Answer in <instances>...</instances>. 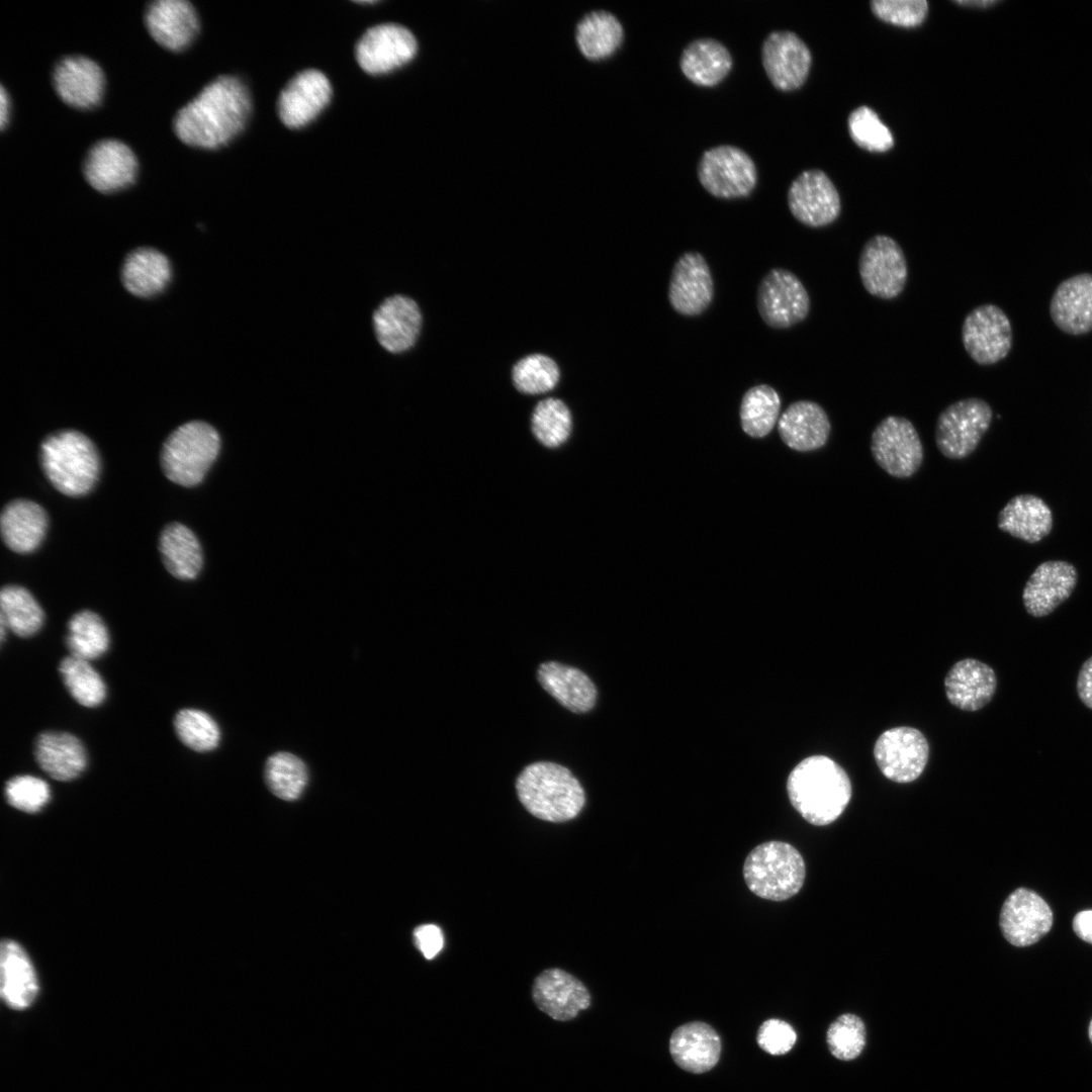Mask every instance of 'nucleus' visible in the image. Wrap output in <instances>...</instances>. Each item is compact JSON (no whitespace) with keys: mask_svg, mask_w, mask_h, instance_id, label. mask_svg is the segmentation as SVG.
<instances>
[{"mask_svg":"<svg viewBox=\"0 0 1092 1092\" xmlns=\"http://www.w3.org/2000/svg\"><path fill=\"white\" fill-rule=\"evenodd\" d=\"M252 102L245 84L234 76H220L176 114L173 127L184 144L205 150L230 143L245 127Z\"/></svg>","mask_w":1092,"mask_h":1092,"instance_id":"nucleus-1","label":"nucleus"},{"mask_svg":"<svg viewBox=\"0 0 1092 1092\" xmlns=\"http://www.w3.org/2000/svg\"><path fill=\"white\" fill-rule=\"evenodd\" d=\"M846 771L825 755H812L789 775L787 792L792 806L813 825H828L844 811L851 798Z\"/></svg>","mask_w":1092,"mask_h":1092,"instance_id":"nucleus-2","label":"nucleus"},{"mask_svg":"<svg viewBox=\"0 0 1092 1092\" xmlns=\"http://www.w3.org/2000/svg\"><path fill=\"white\" fill-rule=\"evenodd\" d=\"M39 463L50 483L71 497L89 493L101 469L94 443L83 433L71 429L54 432L43 439Z\"/></svg>","mask_w":1092,"mask_h":1092,"instance_id":"nucleus-3","label":"nucleus"},{"mask_svg":"<svg viewBox=\"0 0 1092 1092\" xmlns=\"http://www.w3.org/2000/svg\"><path fill=\"white\" fill-rule=\"evenodd\" d=\"M518 797L533 816L549 822H565L582 809L584 792L575 777L554 762H535L519 775Z\"/></svg>","mask_w":1092,"mask_h":1092,"instance_id":"nucleus-4","label":"nucleus"},{"mask_svg":"<svg viewBox=\"0 0 1092 1092\" xmlns=\"http://www.w3.org/2000/svg\"><path fill=\"white\" fill-rule=\"evenodd\" d=\"M220 448L217 431L203 421H190L165 440L161 467L172 482L185 487L199 484L215 461Z\"/></svg>","mask_w":1092,"mask_h":1092,"instance_id":"nucleus-5","label":"nucleus"},{"mask_svg":"<svg viewBox=\"0 0 1092 1092\" xmlns=\"http://www.w3.org/2000/svg\"><path fill=\"white\" fill-rule=\"evenodd\" d=\"M806 867L800 852L783 841H766L754 847L746 856L743 877L756 896L784 901L802 888Z\"/></svg>","mask_w":1092,"mask_h":1092,"instance_id":"nucleus-6","label":"nucleus"},{"mask_svg":"<svg viewBox=\"0 0 1092 1092\" xmlns=\"http://www.w3.org/2000/svg\"><path fill=\"white\" fill-rule=\"evenodd\" d=\"M993 412L987 401L967 397L952 402L938 416L935 425V444L949 459H963L979 445L988 431Z\"/></svg>","mask_w":1092,"mask_h":1092,"instance_id":"nucleus-7","label":"nucleus"},{"mask_svg":"<svg viewBox=\"0 0 1092 1092\" xmlns=\"http://www.w3.org/2000/svg\"><path fill=\"white\" fill-rule=\"evenodd\" d=\"M697 173L704 188L720 198L746 196L757 182L752 158L733 145H718L706 150L699 160Z\"/></svg>","mask_w":1092,"mask_h":1092,"instance_id":"nucleus-8","label":"nucleus"},{"mask_svg":"<svg viewBox=\"0 0 1092 1092\" xmlns=\"http://www.w3.org/2000/svg\"><path fill=\"white\" fill-rule=\"evenodd\" d=\"M871 451L876 463L898 478L912 476L923 461V445L914 425L906 418L888 416L874 429Z\"/></svg>","mask_w":1092,"mask_h":1092,"instance_id":"nucleus-9","label":"nucleus"},{"mask_svg":"<svg viewBox=\"0 0 1092 1092\" xmlns=\"http://www.w3.org/2000/svg\"><path fill=\"white\" fill-rule=\"evenodd\" d=\"M756 305L768 327L788 329L807 317L810 296L797 275L784 268H774L759 282Z\"/></svg>","mask_w":1092,"mask_h":1092,"instance_id":"nucleus-10","label":"nucleus"},{"mask_svg":"<svg viewBox=\"0 0 1092 1092\" xmlns=\"http://www.w3.org/2000/svg\"><path fill=\"white\" fill-rule=\"evenodd\" d=\"M858 272L871 295L882 299L897 297L908 278L907 261L901 246L886 235L872 237L861 249Z\"/></svg>","mask_w":1092,"mask_h":1092,"instance_id":"nucleus-11","label":"nucleus"},{"mask_svg":"<svg viewBox=\"0 0 1092 1092\" xmlns=\"http://www.w3.org/2000/svg\"><path fill=\"white\" fill-rule=\"evenodd\" d=\"M423 323L419 302L402 293L385 297L371 316L377 344L383 351L395 356L413 350L421 338Z\"/></svg>","mask_w":1092,"mask_h":1092,"instance_id":"nucleus-12","label":"nucleus"},{"mask_svg":"<svg viewBox=\"0 0 1092 1092\" xmlns=\"http://www.w3.org/2000/svg\"><path fill=\"white\" fill-rule=\"evenodd\" d=\"M874 756L887 779L905 784L915 781L923 772L929 757V745L918 729L894 727L879 736Z\"/></svg>","mask_w":1092,"mask_h":1092,"instance_id":"nucleus-13","label":"nucleus"},{"mask_svg":"<svg viewBox=\"0 0 1092 1092\" xmlns=\"http://www.w3.org/2000/svg\"><path fill=\"white\" fill-rule=\"evenodd\" d=\"M962 342L966 352L976 363L995 364L1006 358L1011 350V323L999 306L982 304L965 317Z\"/></svg>","mask_w":1092,"mask_h":1092,"instance_id":"nucleus-14","label":"nucleus"},{"mask_svg":"<svg viewBox=\"0 0 1092 1092\" xmlns=\"http://www.w3.org/2000/svg\"><path fill=\"white\" fill-rule=\"evenodd\" d=\"M788 206L794 217L811 228L830 224L840 214L839 193L830 178L819 169L805 170L788 190Z\"/></svg>","mask_w":1092,"mask_h":1092,"instance_id":"nucleus-15","label":"nucleus"},{"mask_svg":"<svg viewBox=\"0 0 1092 1092\" xmlns=\"http://www.w3.org/2000/svg\"><path fill=\"white\" fill-rule=\"evenodd\" d=\"M417 50V39L407 28L384 23L364 32L356 46V59L365 72L380 75L407 64Z\"/></svg>","mask_w":1092,"mask_h":1092,"instance_id":"nucleus-16","label":"nucleus"},{"mask_svg":"<svg viewBox=\"0 0 1092 1092\" xmlns=\"http://www.w3.org/2000/svg\"><path fill=\"white\" fill-rule=\"evenodd\" d=\"M761 61L775 87L790 91L806 81L812 62L808 46L790 30L769 32L761 44Z\"/></svg>","mask_w":1092,"mask_h":1092,"instance_id":"nucleus-17","label":"nucleus"},{"mask_svg":"<svg viewBox=\"0 0 1092 1092\" xmlns=\"http://www.w3.org/2000/svg\"><path fill=\"white\" fill-rule=\"evenodd\" d=\"M714 296V283L709 265L698 252H686L674 263L668 300L678 313L695 316L704 312Z\"/></svg>","mask_w":1092,"mask_h":1092,"instance_id":"nucleus-18","label":"nucleus"},{"mask_svg":"<svg viewBox=\"0 0 1092 1092\" xmlns=\"http://www.w3.org/2000/svg\"><path fill=\"white\" fill-rule=\"evenodd\" d=\"M1053 924V913L1048 903L1035 892L1019 888L1004 902L1000 913V928L1004 937L1013 945H1030L1045 933Z\"/></svg>","mask_w":1092,"mask_h":1092,"instance_id":"nucleus-19","label":"nucleus"},{"mask_svg":"<svg viewBox=\"0 0 1092 1092\" xmlns=\"http://www.w3.org/2000/svg\"><path fill=\"white\" fill-rule=\"evenodd\" d=\"M332 87L318 70L298 73L282 89L277 110L281 121L290 128H299L313 120L329 104Z\"/></svg>","mask_w":1092,"mask_h":1092,"instance_id":"nucleus-20","label":"nucleus"},{"mask_svg":"<svg viewBox=\"0 0 1092 1092\" xmlns=\"http://www.w3.org/2000/svg\"><path fill=\"white\" fill-rule=\"evenodd\" d=\"M138 161L128 146L117 140H102L88 152L84 161L85 179L95 190L111 193L135 180Z\"/></svg>","mask_w":1092,"mask_h":1092,"instance_id":"nucleus-21","label":"nucleus"},{"mask_svg":"<svg viewBox=\"0 0 1092 1092\" xmlns=\"http://www.w3.org/2000/svg\"><path fill=\"white\" fill-rule=\"evenodd\" d=\"M536 1006L554 1020L568 1021L590 1005V994L575 977L560 969L542 972L534 981Z\"/></svg>","mask_w":1092,"mask_h":1092,"instance_id":"nucleus-22","label":"nucleus"},{"mask_svg":"<svg viewBox=\"0 0 1092 1092\" xmlns=\"http://www.w3.org/2000/svg\"><path fill=\"white\" fill-rule=\"evenodd\" d=\"M1077 579L1075 566L1067 561L1053 560L1039 564L1022 592L1026 612L1035 618L1050 615L1070 598Z\"/></svg>","mask_w":1092,"mask_h":1092,"instance_id":"nucleus-23","label":"nucleus"},{"mask_svg":"<svg viewBox=\"0 0 1092 1092\" xmlns=\"http://www.w3.org/2000/svg\"><path fill=\"white\" fill-rule=\"evenodd\" d=\"M53 84L58 96L68 105L89 109L103 95L104 75L97 63L83 56L62 59L54 69Z\"/></svg>","mask_w":1092,"mask_h":1092,"instance_id":"nucleus-24","label":"nucleus"},{"mask_svg":"<svg viewBox=\"0 0 1092 1092\" xmlns=\"http://www.w3.org/2000/svg\"><path fill=\"white\" fill-rule=\"evenodd\" d=\"M145 19L151 36L173 52L186 49L199 30L196 11L185 0L154 1L148 6Z\"/></svg>","mask_w":1092,"mask_h":1092,"instance_id":"nucleus-25","label":"nucleus"},{"mask_svg":"<svg viewBox=\"0 0 1092 1092\" xmlns=\"http://www.w3.org/2000/svg\"><path fill=\"white\" fill-rule=\"evenodd\" d=\"M997 687L995 671L974 658L956 662L944 678L946 698L964 711H978L993 699Z\"/></svg>","mask_w":1092,"mask_h":1092,"instance_id":"nucleus-26","label":"nucleus"},{"mask_svg":"<svg viewBox=\"0 0 1092 1092\" xmlns=\"http://www.w3.org/2000/svg\"><path fill=\"white\" fill-rule=\"evenodd\" d=\"M1055 325L1069 335L1092 331V274L1080 273L1062 281L1050 303Z\"/></svg>","mask_w":1092,"mask_h":1092,"instance_id":"nucleus-27","label":"nucleus"},{"mask_svg":"<svg viewBox=\"0 0 1092 1092\" xmlns=\"http://www.w3.org/2000/svg\"><path fill=\"white\" fill-rule=\"evenodd\" d=\"M783 442L793 450L809 452L823 447L829 438L831 424L824 408L811 400L791 403L778 421Z\"/></svg>","mask_w":1092,"mask_h":1092,"instance_id":"nucleus-28","label":"nucleus"},{"mask_svg":"<svg viewBox=\"0 0 1092 1092\" xmlns=\"http://www.w3.org/2000/svg\"><path fill=\"white\" fill-rule=\"evenodd\" d=\"M669 1052L682 1070L702 1074L716 1066L721 1053V1040L716 1030L702 1021L678 1026L669 1039Z\"/></svg>","mask_w":1092,"mask_h":1092,"instance_id":"nucleus-29","label":"nucleus"},{"mask_svg":"<svg viewBox=\"0 0 1092 1092\" xmlns=\"http://www.w3.org/2000/svg\"><path fill=\"white\" fill-rule=\"evenodd\" d=\"M48 526L49 518L44 509L25 498L9 502L0 517L1 535L5 545L19 554L36 550L46 536Z\"/></svg>","mask_w":1092,"mask_h":1092,"instance_id":"nucleus-30","label":"nucleus"},{"mask_svg":"<svg viewBox=\"0 0 1092 1092\" xmlns=\"http://www.w3.org/2000/svg\"><path fill=\"white\" fill-rule=\"evenodd\" d=\"M34 757L51 778L68 782L85 769L87 754L81 740L63 731H44L34 740Z\"/></svg>","mask_w":1092,"mask_h":1092,"instance_id":"nucleus-31","label":"nucleus"},{"mask_svg":"<svg viewBox=\"0 0 1092 1092\" xmlns=\"http://www.w3.org/2000/svg\"><path fill=\"white\" fill-rule=\"evenodd\" d=\"M0 979L1 998L11 1009H25L34 1001L38 992L34 969L23 948L10 939L1 942Z\"/></svg>","mask_w":1092,"mask_h":1092,"instance_id":"nucleus-32","label":"nucleus"},{"mask_svg":"<svg viewBox=\"0 0 1092 1092\" xmlns=\"http://www.w3.org/2000/svg\"><path fill=\"white\" fill-rule=\"evenodd\" d=\"M537 677L545 691L574 713L587 712L596 704L594 682L577 668L554 661L545 662L539 666Z\"/></svg>","mask_w":1092,"mask_h":1092,"instance_id":"nucleus-33","label":"nucleus"},{"mask_svg":"<svg viewBox=\"0 0 1092 1092\" xmlns=\"http://www.w3.org/2000/svg\"><path fill=\"white\" fill-rule=\"evenodd\" d=\"M998 528L1015 538L1035 543L1051 532L1053 514L1040 497L1028 493L1018 494L1000 511Z\"/></svg>","mask_w":1092,"mask_h":1092,"instance_id":"nucleus-34","label":"nucleus"},{"mask_svg":"<svg viewBox=\"0 0 1092 1092\" xmlns=\"http://www.w3.org/2000/svg\"><path fill=\"white\" fill-rule=\"evenodd\" d=\"M172 269L168 258L153 248H138L124 259L121 281L125 289L138 297H152L169 284Z\"/></svg>","mask_w":1092,"mask_h":1092,"instance_id":"nucleus-35","label":"nucleus"},{"mask_svg":"<svg viewBox=\"0 0 1092 1092\" xmlns=\"http://www.w3.org/2000/svg\"><path fill=\"white\" fill-rule=\"evenodd\" d=\"M733 60L727 47L712 37H699L682 50L679 66L694 83L713 86L722 81L732 68Z\"/></svg>","mask_w":1092,"mask_h":1092,"instance_id":"nucleus-36","label":"nucleus"},{"mask_svg":"<svg viewBox=\"0 0 1092 1092\" xmlns=\"http://www.w3.org/2000/svg\"><path fill=\"white\" fill-rule=\"evenodd\" d=\"M159 550L166 569L176 578L194 579L203 564L200 543L195 534L181 523H170L161 532Z\"/></svg>","mask_w":1092,"mask_h":1092,"instance_id":"nucleus-37","label":"nucleus"},{"mask_svg":"<svg viewBox=\"0 0 1092 1092\" xmlns=\"http://www.w3.org/2000/svg\"><path fill=\"white\" fill-rule=\"evenodd\" d=\"M624 39L620 20L607 10H595L582 17L576 27V42L589 60H603L613 55Z\"/></svg>","mask_w":1092,"mask_h":1092,"instance_id":"nucleus-38","label":"nucleus"},{"mask_svg":"<svg viewBox=\"0 0 1092 1092\" xmlns=\"http://www.w3.org/2000/svg\"><path fill=\"white\" fill-rule=\"evenodd\" d=\"M1 621L19 637H30L43 624L44 613L34 597L23 586L7 584L0 593Z\"/></svg>","mask_w":1092,"mask_h":1092,"instance_id":"nucleus-39","label":"nucleus"},{"mask_svg":"<svg viewBox=\"0 0 1092 1092\" xmlns=\"http://www.w3.org/2000/svg\"><path fill=\"white\" fill-rule=\"evenodd\" d=\"M65 642L70 655L90 661L107 651L109 633L99 615L83 610L69 620Z\"/></svg>","mask_w":1092,"mask_h":1092,"instance_id":"nucleus-40","label":"nucleus"},{"mask_svg":"<svg viewBox=\"0 0 1092 1092\" xmlns=\"http://www.w3.org/2000/svg\"><path fill=\"white\" fill-rule=\"evenodd\" d=\"M780 408L781 398L775 388L767 384L749 388L740 403L742 430L753 438L765 437L776 426Z\"/></svg>","mask_w":1092,"mask_h":1092,"instance_id":"nucleus-41","label":"nucleus"},{"mask_svg":"<svg viewBox=\"0 0 1092 1092\" xmlns=\"http://www.w3.org/2000/svg\"><path fill=\"white\" fill-rule=\"evenodd\" d=\"M59 671L68 692L80 705L93 708L104 701L106 686L88 660L66 656L60 662Z\"/></svg>","mask_w":1092,"mask_h":1092,"instance_id":"nucleus-42","label":"nucleus"},{"mask_svg":"<svg viewBox=\"0 0 1092 1092\" xmlns=\"http://www.w3.org/2000/svg\"><path fill=\"white\" fill-rule=\"evenodd\" d=\"M265 780L270 791L286 801L297 799L307 783L304 762L289 752L270 756L265 766Z\"/></svg>","mask_w":1092,"mask_h":1092,"instance_id":"nucleus-43","label":"nucleus"},{"mask_svg":"<svg viewBox=\"0 0 1092 1092\" xmlns=\"http://www.w3.org/2000/svg\"><path fill=\"white\" fill-rule=\"evenodd\" d=\"M531 428L542 445L557 447L563 444L570 435L572 428L570 411L559 398H544L533 411Z\"/></svg>","mask_w":1092,"mask_h":1092,"instance_id":"nucleus-44","label":"nucleus"},{"mask_svg":"<svg viewBox=\"0 0 1092 1092\" xmlns=\"http://www.w3.org/2000/svg\"><path fill=\"white\" fill-rule=\"evenodd\" d=\"M559 376L557 363L543 354L525 356L512 369L515 387L525 394H541L550 391L557 385Z\"/></svg>","mask_w":1092,"mask_h":1092,"instance_id":"nucleus-45","label":"nucleus"},{"mask_svg":"<svg viewBox=\"0 0 1092 1092\" xmlns=\"http://www.w3.org/2000/svg\"><path fill=\"white\" fill-rule=\"evenodd\" d=\"M174 728L181 742L195 751L213 750L220 740L217 723L201 710H180L174 717Z\"/></svg>","mask_w":1092,"mask_h":1092,"instance_id":"nucleus-46","label":"nucleus"},{"mask_svg":"<svg viewBox=\"0 0 1092 1092\" xmlns=\"http://www.w3.org/2000/svg\"><path fill=\"white\" fill-rule=\"evenodd\" d=\"M847 125L850 138L863 150L883 153L894 146V138L889 127L866 105L850 112Z\"/></svg>","mask_w":1092,"mask_h":1092,"instance_id":"nucleus-47","label":"nucleus"},{"mask_svg":"<svg viewBox=\"0 0 1092 1092\" xmlns=\"http://www.w3.org/2000/svg\"><path fill=\"white\" fill-rule=\"evenodd\" d=\"M828 1049L835 1058L853 1060L862 1052L866 1044V1027L862 1020L851 1013L836 1018L827 1030Z\"/></svg>","mask_w":1092,"mask_h":1092,"instance_id":"nucleus-48","label":"nucleus"},{"mask_svg":"<svg viewBox=\"0 0 1092 1092\" xmlns=\"http://www.w3.org/2000/svg\"><path fill=\"white\" fill-rule=\"evenodd\" d=\"M7 802L14 808L35 813L42 809L51 797L50 787L43 780L29 775L11 778L4 789Z\"/></svg>","mask_w":1092,"mask_h":1092,"instance_id":"nucleus-49","label":"nucleus"},{"mask_svg":"<svg viewBox=\"0 0 1092 1092\" xmlns=\"http://www.w3.org/2000/svg\"><path fill=\"white\" fill-rule=\"evenodd\" d=\"M873 13L883 21L903 26L920 25L928 14L926 0H874L871 2Z\"/></svg>","mask_w":1092,"mask_h":1092,"instance_id":"nucleus-50","label":"nucleus"},{"mask_svg":"<svg viewBox=\"0 0 1092 1092\" xmlns=\"http://www.w3.org/2000/svg\"><path fill=\"white\" fill-rule=\"evenodd\" d=\"M796 1039L797 1034L792 1025L777 1018L765 1020L756 1034V1041L760 1049L774 1056L787 1054L794 1046Z\"/></svg>","mask_w":1092,"mask_h":1092,"instance_id":"nucleus-51","label":"nucleus"},{"mask_svg":"<svg viewBox=\"0 0 1092 1092\" xmlns=\"http://www.w3.org/2000/svg\"><path fill=\"white\" fill-rule=\"evenodd\" d=\"M415 942L427 960L435 958L444 945V936L439 926L424 924L414 931Z\"/></svg>","mask_w":1092,"mask_h":1092,"instance_id":"nucleus-52","label":"nucleus"},{"mask_svg":"<svg viewBox=\"0 0 1092 1092\" xmlns=\"http://www.w3.org/2000/svg\"><path fill=\"white\" fill-rule=\"evenodd\" d=\"M1076 689L1081 702L1092 710V656L1082 664L1078 673Z\"/></svg>","mask_w":1092,"mask_h":1092,"instance_id":"nucleus-53","label":"nucleus"},{"mask_svg":"<svg viewBox=\"0 0 1092 1092\" xmlns=\"http://www.w3.org/2000/svg\"><path fill=\"white\" fill-rule=\"evenodd\" d=\"M1073 928L1081 939L1092 943V910L1077 913L1073 920Z\"/></svg>","mask_w":1092,"mask_h":1092,"instance_id":"nucleus-54","label":"nucleus"},{"mask_svg":"<svg viewBox=\"0 0 1092 1092\" xmlns=\"http://www.w3.org/2000/svg\"><path fill=\"white\" fill-rule=\"evenodd\" d=\"M9 96L3 86L0 89V125L4 129L9 119Z\"/></svg>","mask_w":1092,"mask_h":1092,"instance_id":"nucleus-55","label":"nucleus"},{"mask_svg":"<svg viewBox=\"0 0 1092 1092\" xmlns=\"http://www.w3.org/2000/svg\"><path fill=\"white\" fill-rule=\"evenodd\" d=\"M953 2L956 4L962 5V6L985 8V7H988V6H993V5L997 4V3H999L1000 1H997V0H960V1H953Z\"/></svg>","mask_w":1092,"mask_h":1092,"instance_id":"nucleus-56","label":"nucleus"},{"mask_svg":"<svg viewBox=\"0 0 1092 1092\" xmlns=\"http://www.w3.org/2000/svg\"><path fill=\"white\" fill-rule=\"evenodd\" d=\"M1088 1036H1089V1039H1090V1041L1092 1043V1019L1090 1020L1089 1027H1088Z\"/></svg>","mask_w":1092,"mask_h":1092,"instance_id":"nucleus-57","label":"nucleus"}]
</instances>
